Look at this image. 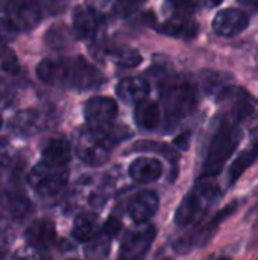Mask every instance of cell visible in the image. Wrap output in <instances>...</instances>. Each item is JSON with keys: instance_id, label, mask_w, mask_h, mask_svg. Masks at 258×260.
Segmentation results:
<instances>
[{"instance_id": "cell-13", "label": "cell", "mask_w": 258, "mask_h": 260, "mask_svg": "<svg viewBox=\"0 0 258 260\" xmlns=\"http://www.w3.org/2000/svg\"><path fill=\"white\" fill-rule=\"evenodd\" d=\"M249 26V17L242 9L228 8L216 14L213 18V29L220 37H236Z\"/></svg>"}, {"instance_id": "cell-2", "label": "cell", "mask_w": 258, "mask_h": 260, "mask_svg": "<svg viewBox=\"0 0 258 260\" xmlns=\"http://www.w3.org/2000/svg\"><path fill=\"white\" fill-rule=\"evenodd\" d=\"M36 76L47 85L93 90L105 82L103 75L82 56L44 58L36 66Z\"/></svg>"}, {"instance_id": "cell-32", "label": "cell", "mask_w": 258, "mask_h": 260, "mask_svg": "<svg viewBox=\"0 0 258 260\" xmlns=\"http://www.w3.org/2000/svg\"><path fill=\"white\" fill-rule=\"evenodd\" d=\"M146 0H119V8L122 11V14L128 15L132 14L134 11H137Z\"/></svg>"}, {"instance_id": "cell-8", "label": "cell", "mask_w": 258, "mask_h": 260, "mask_svg": "<svg viewBox=\"0 0 258 260\" xmlns=\"http://www.w3.org/2000/svg\"><path fill=\"white\" fill-rule=\"evenodd\" d=\"M157 236V229L152 224H138L126 232L117 260H144Z\"/></svg>"}, {"instance_id": "cell-30", "label": "cell", "mask_w": 258, "mask_h": 260, "mask_svg": "<svg viewBox=\"0 0 258 260\" xmlns=\"http://www.w3.org/2000/svg\"><path fill=\"white\" fill-rule=\"evenodd\" d=\"M120 230H122V222H120L117 218L111 216V218H108V221L103 224L102 233H103L105 236H108V238L113 239L114 236H117V235L120 233Z\"/></svg>"}, {"instance_id": "cell-7", "label": "cell", "mask_w": 258, "mask_h": 260, "mask_svg": "<svg viewBox=\"0 0 258 260\" xmlns=\"http://www.w3.org/2000/svg\"><path fill=\"white\" fill-rule=\"evenodd\" d=\"M68 183L67 166H56L47 161H40L27 174V184L41 197H55L62 192Z\"/></svg>"}, {"instance_id": "cell-16", "label": "cell", "mask_w": 258, "mask_h": 260, "mask_svg": "<svg viewBox=\"0 0 258 260\" xmlns=\"http://www.w3.org/2000/svg\"><path fill=\"white\" fill-rule=\"evenodd\" d=\"M258 160V131L254 134L252 142L233 160L228 172H227V183L230 187H233L242 177L243 174L257 163Z\"/></svg>"}, {"instance_id": "cell-35", "label": "cell", "mask_w": 258, "mask_h": 260, "mask_svg": "<svg viewBox=\"0 0 258 260\" xmlns=\"http://www.w3.org/2000/svg\"><path fill=\"white\" fill-rule=\"evenodd\" d=\"M8 161V149H6V145L0 142V169L6 165Z\"/></svg>"}, {"instance_id": "cell-36", "label": "cell", "mask_w": 258, "mask_h": 260, "mask_svg": "<svg viewBox=\"0 0 258 260\" xmlns=\"http://www.w3.org/2000/svg\"><path fill=\"white\" fill-rule=\"evenodd\" d=\"M6 94H8V88H6V85H5V82L0 79V102L6 98Z\"/></svg>"}, {"instance_id": "cell-17", "label": "cell", "mask_w": 258, "mask_h": 260, "mask_svg": "<svg viewBox=\"0 0 258 260\" xmlns=\"http://www.w3.org/2000/svg\"><path fill=\"white\" fill-rule=\"evenodd\" d=\"M128 174L135 183L149 184L163 175V163L154 157H138L129 165Z\"/></svg>"}, {"instance_id": "cell-1", "label": "cell", "mask_w": 258, "mask_h": 260, "mask_svg": "<svg viewBox=\"0 0 258 260\" xmlns=\"http://www.w3.org/2000/svg\"><path fill=\"white\" fill-rule=\"evenodd\" d=\"M246 119L236 111L224 107L222 113L214 120L202 158L199 178L214 180L224 172L227 163L237 151L242 139V123Z\"/></svg>"}, {"instance_id": "cell-19", "label": "cell", "mask_w": 258, "mask_h": 260, "mask_svg": "<svg viewBox=\"0 0 258 260\" xmlns=\"http://www.w3.org/2000/svg\"><path fill=\"white\" fill-rule=\"evenodd\" d=\"M158 30L164 35L169 37H176V38H195L199 32V24L198 21H195L193 18H189L186 15H178L173 17L170 20H167L166 23H163Z\"/></svg>"}, {"instance_id": "cell-14", "label": "cell", "mask_w": 258, "mask_h": 260, "mask_svg": "<svg viewBox=\"0 0 258 260\" xmlns=\"http://www.w3.org/2000/svg\"><path fill=\"white\" fill-rule=\"evenodd\" d=\"M160 207V198L152 190H141L128 203V213L131 219L137 224L148 222L152 216H155Z\"/></svg>"}, {"instance_id": "cell-6", "label": "cell", "mask_w": 258, "mask_h": 260, "mask_svg": "<svg viewBox=\"0 0 258 260\" xmlns=\"http://www.w3.org/2000/svg\"><path fill=\"white\" fill-rule=\"evenodd\" d=\"M198 105V93L193 84L178 81L163 90V108L169 125H175L189 117Z\"/></svg>"}, {"instance_id": "cell-18", "label": "cell", "mask_w": 258, "mask_h": 260, "mask_svg": "<svg viewBox=\"0 0 258 260\" xmlns=\"http://www.w3.org/2000/svg\"><path fill=\"white\" fill-rule=\"evenodd\" d=\"M151 91V85L146 79L143 78H137V76H131V78H125L122 79L117 87H116V93L117 96L126 102V104H132V105H138L144 101H148Z\"/></svg>"}, {"instance_id": "cell-28", "label": "cell", "mask_w": 258, "mask_h": 260, "mask_svg": "<svg viewBox=\"0 0 258 260\" xmlns=\"http://www.w3.org/2000/svg\"><path fill=\"white\" fill-rule=\"evenodd\" d=\"M12 260H47V257L40 251V250H35L32 247H27V248H21L18 250Z\"/></svg>"}, {"instance_id": "cell-22", "label": "cell", "mask_w": 258, "mask_h": 260, "mask_svg": "<svg viewBox=\"0 0 258 260\" xmlns=\"http://www.w3.org/2000/svg\"><path fill=\"white\" fill-rule=\"evenodd\" d=\"M135 120L144 129H155L161 122V110L157 102H141L135 108Z\"/></svg>"}, {"instance_id": "cell-15", "label": "cell", "mask_w": 258, "mask_h": 260, "mask_svg": "<svg viewBox=\"0 0 258 260\" xmlns=\"http://www.w3.org/2000/svg\"><path fill=\"white\" fill-rule=\"evenodd\" d=\"M24 238L29 247L43 251L55 244L58 235L55 224L50 219H36L26 229Z\"/></svg>"}, {"instance_id": "cell-26", "label": "cell", "mask_w": 258, "mask_h": 260, "mask_svg": "<svg viewBox=\"0 0 258 260\" xmlns=\"http://www.w3.org/2000/svg\"><path fill=\"white\" fill-rule=\"evenodd\" d=\"M8 212L14 219H21L30 212V204L24 197L20 195H9L6 198Z\"/></svg>"}, {"instance_id": "cell-9", "label": "cell", "mask_w": 258, "mask_h": 260, "mask_svg": "<svg viewBox=\"0 0 258 260\" xmlns=\"http://www.w3.org/2000/svg\"><path fill=\"white\" fill-rule=\"evenodd\" d=\"M5 18L17 30H30L41 20V9L35 0H6Z\"/></svg>"}, {"instance_id": "cell-5", "label": "cell", "mask_w": 258, "mask_h": 260, "mask_svg": "<svg viewBox=\"0 0 258 260\" xmlns=\"http://www.w3.org/2000/svg\"><path fill=\"white\" fill-rule=\"evenodd\" d=\"M237 207H239V203L233 201L227 207H224L219 212H216L211 218H208V219L204 218L202 221L195 224L184 236H181L173 244L175 251L179 253V254H187V253H190V251H193L196 248H201L205 244H208L213 239L214 233L219 230L220 224L224 221H227L237 210Z\"/></svg>"}, {"instance_id": "cell-24", "label": "cell", "mask_w": 258, "mask_h": 260, "mask_svg": "<svg viewBox=\"0 0 258 260\" xmlns=\"http://www.w3.org/2000/svg\"><path fill=\"white\" fill-rule=\"evenodd\" d=\"M111 251V238L102 235H97L94 239L87 242L85 248V257L88 260H106Z\"/></svg>"}, {"instance_id": "cell-10", "label": "cell", "mask_w": 258, "mask_h": 260, "mask_svg": "<svg viewBox=\"0 0 258 260\" xmlns=\"http://www.w3.org/2000/svg\"><path fill=\"white\" fill-rule=\"evenodd\" d=\"M119 113V107L114 99L106 96H94L87 101L84 107V114L90 128L108 129Z\"/></svg>"}, {"instance_id": "cell-3", "label": "cell", "mask_w": 258, "mask_h": 260, "mask_svg": "<svg viewBox=\"0 0 258 260\" xmlns=\"http://www.w3.org/2000/svg\"><path fill=\"white\" fill-rule=\"evenodd\" d=\"M220 198V187L210 178H198L193 189L182 198L175 212V224L179 229H190L202 221L210 209Z\"/></svg>"}, {"instance_id": "cell-40", "label": "cell", "mask_w": 258, "mask_h": 260, "mask_svg": "<svg viewBox=\"0 0 258 260\" xmlns=\"http://www.w3.org/2000/svg\"><path fill=\"white\" fill-rule=\"evenodd\" d=\"M163 260H172V259H163Z\"/></svg>"}, {"instance_id": "cell-39", "label": "cell", "mask_w": 258, "mask_h": 260, "mask_svg": "<svg viewBox=\"0 0 258 260\" xmlns=\"http://www.w3.org/2000/svg\"><path fill=\"white\" fill-rule=\"evenodd\" d=\"M2 123H3V120H2V116H0V128H2Z\"/></svg>"}, {"instance_id": "cell-11", "label": "cell", "mask_w": 258, "mask_h": 260, "mask_svg": "<svg viewBox=\"0 0 258 260\" xmlns=\"http://www.w3.org/2000/svg\"><path fill=\"white\" fill-rule=\"evenodd\" d=\"M73 32L79 40H97L103 29L105 20L99 11L91 6H78L71 17Z\"/></svg>"}, {"instance_id": "cell-37", "label": "cell", "mask_w": 258, "mask_h": 260, "mask_svg": "<svg viewBox=\"0 0 258 260\" xmlns=\"http://www.w3.org/2000/svg\"><path fill=\"white\" fill-rule=\"evenodd\" d=\"M224 0H208V3L211 5V6H217V5H220Z\"/></svg>"}, {"instance_id": "cell-23", "label": "cell", "mask_w": 258, "mask_h": 260, "mask_svg": "<svg viewBox=\"0 0 258 260\" xmlns=\"http://www.w3.org/2000/svg\"><path fill=\"white\" fill-rule=\"evenodd\" d=\"M106 56L117 66L120 67H135L141 62V55L138 53V50L126 47V46H120V47H114V49H108L106 50Z\"/></svg>"}, {"instance_id": "cell-20", "label": "cell", "mask_w": 258, "mask_h": 260, "mask_svg": "<svg viewBox=\"0 0 258 260\" xmlns=\"http://www.w3.org/2000/svg\"><path fill=\"white\" fill-rule=\"evenodd\" d=\"M71 158V146L67 139H50L43 148V160L56 166H67Z\"/></svg>"}, {"instance_id": "cell-33", "label": "cell", "mask_w": 258, "mask_h": 260, "mask_svg": "<svg viewBox=\"0 0 258 260\" xmlns=\"http://www.w3.org/2000/svg\"><path fill=\"white\" fill-rule=\"evenodd\" d=\"M15 34H17V30L11 26V23L5 17L0 18V41L11 40L15 37Z\"/></svg>"}, {"instance_id": "cell-31", "label": "cell", "mask_w": 258, "mask_h": 260, "mask_svg": "<svg viewBox=\"0 0 258 260\" xmlns=\"http://www.w3.org/2000/svg\"><path fill=\"white\" fill-rule=\"evenodd\" d=\"M11 242V232L5 222L0 221V257H3L5 251L8 250Z\"/></svg>"}, {"instance_id": "cell-4", "label": "cell", "mask_w": 258, "mask_h": 260, "mask_svg": "<svg viewBox=\"0 0 258 260\" xmlns=\"http://www.w3.org/2000/svg\"><path fill=\"white\" fill-rule=\"evenodd\" d=\"M122 139L123 133H120L119 128L109 126L108 129H94L85 126L78 131L75 151L85 165L100 166L108 161L113 145Z\"/></svg>"}, {"instance_id": "cell-38", "label": "cell", "mask_w": 258, "mask_h": 260, "mask_svg": "<svg viewBox=\"0 0 258 260\" xmlns=\"http://www.w3.org/2000/svg\"><path fill=\"white\" fill-rule=\"evenodd\" d=\"M214 260H228V257H219V259H214Z\"/></svg>"}, {"instance_id": "cell-29", "label": "cell", "mask_w": 258, "mask_h": 260, "mask_svg": "<svg viewBox=\"0 0 258 260\" xmlns=\"http://www.w3.org/2000/svg\"><path fill=\"white\" fill-rule=\"evenodd\" d=\"M202 0H170L173 8L181 14H190L199 8Z\"/></svg>"}, {"instance_id": "cell-41", "label": "cell", "mask_w": 258, "mask_h": 260, "mask_svg": "<svg viewBox=\"0 0 258 260\" xmlns=\"http://www.w3.org/2000/svg\"><path fill=\"white\" fill-rule=\"evenodd\" d=\"M68 260H78V259H68Z\"/></svg>"}, {"instance_id": "cell-21", "label": "cell", "mask_w": 258, "mask_h": 260, "mask_svg": "<svg viewBox=\"0 0 258 260\" xmlns=\"http://www.w3.org/2000/svg\"><path fill=\"white\" fill-rule=\"evenodd\" d=\"M99 219L94 213H82L75 219L71 235L79 242H90L97 236Z\"/></svg>"}, {"instance_id": "cell-12", "label": "cell", "mask_w": 258, "mask_h": 260, "mask_svg": "<svg viewBox=\"0 0 258 260\" xmlns=\"http://www.w3.org/2000/svg\"><path fill=\"white\" fill-rule=\"evenodd\" d=\"M50 123V116L36 108H27L18 111L11 119V131L21 137H29L41 133Z\"/></svg>"}, {"instance_id": "cell-34", "label": "cell", "mask_w": 258, "mask_h": 260, "mask_svg": "<svg viewBox=\"0 0 258 260\" xmlns=\"http://www.w3.org/2000/svg\"><path fill=\"white\" fill-rule=\"evenodd\" d=\"M189 133H186V134H181L176 140H175V145L176 146H179L181 149H187L189 148Z\"/></svg>"}, {"instance_id": "cell-25", "label": "cell", "mask_w": 258, "mask_h": 260, "mask_svg": "<svg viewBox=\"0 0 258 260\" xmlns=\"http://www.w3.org/2000/svg\"><path fill=\"white\" fill-rule=\"evenodd\" d=\"M134 149H138V151H154V152H161L163 155H166L170 161H172V166H173V174L176 177L178 174V161H179V155L176 151H173L172 148H169L167 145L164 143H155V142H140L137 145H134Z\"/></svg>"}, {"instance_id": "cell-27", "label": "cell", "mask_w": 258, "mask_h": 260, "mask_svg": "<svg viewBox=\"0 0 258 260\" xmlns=\"http://www.w3.org/2000/svg\"><path fill=\"white\" fill-rule=\"evenodd\" d=\"M0 70L9 75H15L20 70L17 55L5 44V41H0Z\"/></svg>"}]
</instances>
